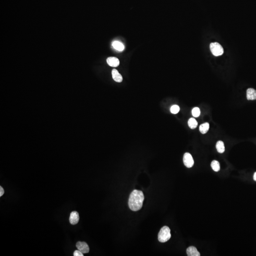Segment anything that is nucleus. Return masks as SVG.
<instances>
[{"instance_id":"f257e3e1","label":"nucleus","mask_w":256,"mask_h":256,"mask_svg":"<svg viewBox=\"0 0 256 256\" xmlns=\"http://www.w3.org/2000/svg\"><path fill=\"white\" fill-rule=\"evenodd\" d=\"M144 196L143 192L134 190L129 197V206L130 209L133 211L140 210L143 205Z\"/></svg>"},{"instance_id":"f03ea898","label":"nucleus","mask_w":256,"mask_h":256,"mask_svg":"<svg viewBox=\"0 0 256 256\" xmlns=\"http://www.w3.org/2000/svg\"><path fill=\"white\" fill-rule=\"evenodd\" d=\"M170 229L168 226H164L160 230L158 234V240L162 243L168 241L171 238Z\"/></svg>"},{"instance_id":"7ed1b4c3","label":"nucleus","mask_w":256,"mask_h":256,"mask_svg":"<svg viewBox=\"0 0 256 256\" xmlns=\"http://www.w3.org/2000/svg\"><path fill=\"white\" fill-rule=\"evenodd\" d=\"M211 53L216 57L221 56L224 53V48L222 46L217 42L211 43L210 46Z\"/></svg>"},{"instance_id":"20e7f679","label":"nucleus","mask_w":256,"mask_h":256,"mask_svg":"<svg viewBox=\"0 0 256 256\" xmlns=\"http://www.w3.org/2000/svg\"><path fill=\"white\" fill-rule=\"evenodd\" d=\"M183 162L185 166L188 168H191L194 165V160L192 155L189 153H185L184 155Z\"/></svg>"},{"instance_id":"39448f33","label":"nucleus","mask_w":256,"mask_h":256,"mask_svg":"<svg viewBox=\"0 0 256 256\" xmlns=\"http://www.w3.org/2000/svg\"><path fill=\"white\" fill-rule=\"evenodd\" d=\"M76 247L83 254L88 253L89 251V247L86 242L78 241L76 243Z\"/></svg>"},{"instance_id":"423d86ee","label":"nucleus","mask_w":256,"mask_h":256,"mask_svg":"<svg viewBox=\"0 0 256 256\" xmlns=\"http://www.w3.org/2000/svg\"><path fill=\"white\" fill-rule=\"evenodd\" d=\"M79 220V216L78 213L76 211H72L69 217V222L72 225H75L78 224Z\"/></svg>"},{"instance_id":"0eeeda50","label":"nucleus","mask_w":256,"mask_h":256,"mask_svg":"<svg viewBox=\"0 0 256 256\" xmlns=\"http://www.w3.org/2000/svg\"><path fill=\"white\" fill-rule=\"evenodd\" d=\"M107 63L110 66L112 67H118L120 64V61L117 58L110 57L107 59Z\"/></svg>"},{"instance_id":"6e6552de","label":"nucleus","mask_w":256,"mask_h":256,"mask_svg":"<svg viewBox=\"0 0 256 256\" xmlns=\"http://www.w3.org/2000/svg\"><path fill=\"white\" fill-rule=\"evenodd\" d=\"M186 253L188 256H200V253L197 251L196 248L194 246L189 247L187 248Z\"/></svg>"},{"instance_id":"1a4fd4ad","label":"nucleus","mask_w":256,"mask_h":256,"mask_svg":"<svg viewBox=\"0 0 256 256\" xmlns=\"http://www.w3.org/2000/svg\"><path fill=\"white\" fill-rule=\"evenodd\" d=\"M111 73H112V78L115 82H118V83H121V82H122L123 78H122L121 75L119 73L118 70H116L115 69H113V70H112Z\"/></svg>"},{"instance_id":"9d476101","label":"nucleus","mask_w":256,"mask_h":256,"mask_svg":"<svg viewBox=\"0 0 256 256\" xmlns=\"http://www.w3.org/2000/svg\"><path fill=\"white\" fill-rule=\"evenodd\" d=\"M247 98L248 100H256V90L253 88H248L247 90Z\"/></svg>"},{"instance_id":"9b49d317","label":"nucleus","mask_w":256,"mask_h":256,"mask_svg":"<svg viewBox=\"0 0 256 256\" xmlns=\"http://www.w3.org/2000/svg\"><path fill=\"white\" fill-rule=\"evenodd\" d=\"M112 46L115 49L119 51H123L125 48L123 44L118 41H115L113 42L112 44Z\"/></svg>"},{"instance_id":"f8f14e48","label":"nucleus","mask_w":256,"mask_h":256,"mask_svg":"<svg viewBox=\"0 0 256 256\" xmlns=\"http://www.w3.org/2000/svg\"><path fill=\"white\" fill-rule=\"evenodd\" d=\"M216 148L218 152L220 153H222L225 151L224 144L222 141H219L217 142L216 145Z\"/></svg>"},{"instance_id":"ddd939ff","label":"nucleus","mask_w":256,"mask_h":256,"mask_svg":"<svg viewBox=\"0 0 256 256\" xmlns=\"http://www.w3.org/2000/svg\"><path fill=\"white\" fill-rule=\"evenodd\" d=\"M209 124L207 122L203 123L200 126V131L202 134H205L207 133V131H209Z\"/></svg>"},{"instance_id":"4468645a","label":"nucleus","mask_w":256,"mask_h":256,"mask_svg":"<svg viewBox=\"0 0 256 256\" xmlns=\"http://www.w3.org/2000/svg\"><path fill=\"white\" fill-rule=\"evenodd\" d=\"M188 124L191 129H194L198 125V122L194 118H191L188 120Z\"/></svg>"},{"instance_id":"2eb2a0df","label":"nucleus","mask_w":256,"mask_h":256,"mask_svg":"<svg viewBox=\"0 0 256 256\" xmlns=\"http://www.w3.org/2000/svg\"><path fill=\"white\" fill-rule=\"evenodd\" d=\"M211 167L212 169L215 171V172H218L219 170H220V165L219 162L217 161L216 160H214L211 163Z\"/></svg>"},{"instance_id":"dca6fc26","label":"nucleus","mask_w":256,"mask_h":256,"mask_svg":"<svg viewBox=\"0 0 256 256\" xmlns=\"http://www.w3.org/2000/svg\"><path fill=\"white\" fill-rule=\"evenodd\" d=\"M180 111V108L177 105H174L172 106L170 108V111L173 114H177Z\"/></svg>"},{"instance_id":"f3484780","label":"nucleus","mask_w":256,"mask_h":256,"mask_svg":"<svg viewBox=\"0 0 256 256\" xmlns=\"http://www.w3.org/2000/svg\"><path fill=\"white\" fill-rule=\"evenodd\" d=\"M192 115L194 117H198L200 115V110L198 107H195L192 110Z\"/></svg>"},{"instance_id":"a211bd4d","label":"nucleus","mask_w":256,"mask_h":256,"mask_svg":"<svg viewBox=\"0 0 256 256\" xmlns=\"http://www.w3.org/2000/svg\"><path fill=\"white\" fill-rule=\"evenodd\" d=\"M74 256H83L84 254L82 253V252L80 251L79 250H76L74 252Z\"/></svg>"},{"instance_id":"6ab92c4d","label":"nucleus","mask_w":256,"mask_h":256,"mask_svg":"<svg viewBox=\"0 0 256 256\" xmlns=\"http://www.w3.org/2000/svg\"><path fill=\"white\" fill-rule=\"evenodd\" d=\"M4 193H5L4 189H3V188L1 186H0V196L1 197L4 194Z\"/></svg>"},{"instance_id":"aec40b11","label":"nucleus","mask_w":256,"mask_h":256,"mask_svg":"<svg viewBox=\"0 0 256 256\" xmlns=\"http://www.w3.org/2000/svg\"><path fill=\"white\" fill-rule=\"evenodd\" d=\"M253 178H254V180H255V181H256V172H255V173H254Z\"/></svg>"}]
</instances>
